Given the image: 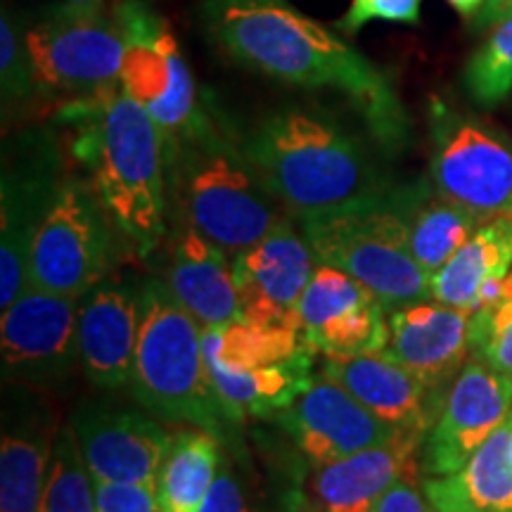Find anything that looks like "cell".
<instances>
[{
  "instance_id": "4fadbf2b",
  "label": "cell",
  "mask_w": 512,
  "mask_h": 512,
  "mask_svg": "<svg viewBox=\"0 0 512 512\" xmlns=\"http://www.w3.org/2000/svg\"><path fill=\"white\" fill-rule=\"evenodd\" d=\"M316 266L318 259L309 240L287 216L264 240L233 256L242 320L302 332L299 302Z\"/></svg>"
},
{
  "instance_id": "7c38bea8",
  "label": "cell",
  "mask_w": 512,
  "mask_h": 512,
  "mask_svg": "<svg viewBox=\"0 0 512 512\" xmlns=\"http://www.w3.org/2000/svg\"><path fill=\"white\" fill-rule=\"evenodd\" d=\"M510 411L512 375L479 358L467 361L425 437L422 470L427 477L460 470L508 422Z\"/></svg>"
},
{
  "instance_id": "30bf717a",
  "label": "cell",
  "mask_w": 512,
  "mask_h": 512,
  "mask_svg": "<svg viewBox=\"0 0 512 512\" xmlns=\"http://www.w3.org/2000/svg\"><path fill=\"white\" fill-rule=\"evenodd\" d=\"M124 36L121 86L157 121L164 136L188 126L200 102L176 36L147 0H117L112 8Z\"/></svg>"
},
{
  "instance_id": "b9f144b4",
  "label": "cell",
  "mask_w": 512,
  "mask_h": 512,
  "mask_svg": "<svg viewBox=\"0 0 512 512\" xmlns=\"http://www.w3.org/2000/svg\"><path fill=\"white\" fill-rule=\"evenodd\" d=\"M508 425H510V460H512V411H510V418H508Z\"/></svg>"
},
{
  "instance_id": "ffe728a7",
  "label": "cell",
  "mask_w": 512,
  "mask_h": 512,
  "mask_svg": "<svg viewBox=\"0 0 512 512\" xmlns=\"http://www.w3.org/2000/svg\"><path fill=\"white\" fill-rule=\"evenodd\" d=\"M323 375L342 384L389 425L427 437L446 394L384 354L328 358Z\"/></svg>"
},
{
  "instance_id": "2e32d148",
  "label": "cell",
  "mask_w": 512,
  "mask_h": 512,
  "mask_svg": "<svg viewBox=\"0 0 512 512\" xmlns=\"http://www.w3.org/2000/svg\"><path fill=\"white\" fill-rule=\"evenodd\" d=\"M74 432L95 482L155 484L171 434L133 408H83Z\"/></svg>"
},
{
  "instance_id": "74e56055",
  "label": "cell",
  "mask_w": 512,
  "mask_h": 512,
  "mask_svg": "<svg viewBox=\"0 0 512 512\" xmlns=\"http://www.w3.org/2000/svg\"><path fill=\"white\" fill-rule=\"evenodd\" d=\"M430 501H425L420 489L415 486L413 472L401 477L392 489L384 491V496L368 512H430Z\"/></svg>"
},
{
  "instance_id": "ab89813d",
  "label": "cell",
  "mask_w": 512,
  "mask_h": 512,
  "mask_svg": "<svg viewBox=\"0 0 512 512\" xmlns=\"http://www.w3.org/2000/svg\"><path fill=\"white\" fill-rule=\"evenodd\" d=\"M446 3L451 5V8L456 10L460 17H470V19H475V17H477V12L484 8L486 0H446Z\"/></svg>"
},
{
  "instance_id": "9c48e42d",
  "label": "cell",
  "mask_w": 512,
  "mask_h": 512,
  "mask_svg": "<svg viewBox=\"0 0 512 512\" xmlns=\"http://www.w3.org/2000/svg\"><path fill=\"white\" fill-rule=\"evenodd\" d=\"M430 183L482 221L512 216V140L434 98Z\"/></svg>"
},
{
  "instance_id": "cb8c5ba5",
  "label": "cell",
  "mask_w": 512,
  "mask_h": 512,
  "mask_svg": "<svg viewBox=\"0 0 512 512\" xmlns=\"http://www.w3.org/2000/svg\"><path fill=\"white\" fill-rule=\"evenodd\" d=\"M311 366L309 351L304 349L297 356L283 363H273V366L226 370L207 363V370L223 411L233 420V425H238L247 415L268 418V415L285 411L313 380Z\"/></svg>"
},
{
  "instance_id": "e0dca14e",
  "label": "cell",
  "mask_w": 512,
  "mask_h": 512,
  "mask_svg": "<svg viewBox=\"0 0 512 512\" xmlns=\"http://www.w3.org/2000/svg\"><path fill=\"white\" fill-rule=\"evenodd\" d=\"M162 283L202 330L242 318L233 256L181 219H169Z\"/></svg>"
},
{
  "instance_id": "4316f807",
  "label": "cell",
  "mask_w": 512,
  "mask_h": 512,
  "mask_svg": "<svg viewBox=\"0 0 512 512\" xmlns=\"http://www.w3.org/2000/svg\"><path fill=\"white\" fill-rule=\"evenodd\" d=\"M219 437L207 430H181L169 437L155 482L162 512H197L219 475Z\"/></svg>"
},
{
  "instance_id": "ba28073f",
  "label": "cell",
  "mask_w": 512,
  "mask_h": 512,
  "mask_svg": "<svg viewBox=\"0 0 512 512\" xmlns=\"http://www.w3.org/2000/svg\"><path fill=\"white\" fill-rule=\"evenodd\" d=\"M27 43L41 95L81 100L119 83L124 36L112 12L48 5L27 22Z\"/></svg>"
},
{
  "instance_id": "ac0fdd59",
  "label": "cell",
  "mask_w": 512,
  "mask_h": 512,
  "mask_svg": "<svg viewBox=\"0 0 512 512\" xmlns=\"http://www.w3.org/2000/svg\"><path fill=\"white\" fill-rule=\"evenodd\" d=\"M140 316V292L121 280H100L81 297V368L95 387L117 392L131 384Z\"/></svg>"
},
{
  "instance_id": "d590c367",
  "label": "cell",
  "mask_w": 512,
  "mask_h": 512,
  "mask_svg": "<svg viewBox=\"0 0 512 512\" xmlns=\"http://www.w3.org/2000/svg\"><path fill=\"white\" fill-rule=\"evenodd\" d=\"M98 512H162L155 484L95 482Z\"/></svg>"
},
{
  "instance_id": "8d00e7d4",
  "label": "cell",
  "mask_w": 512,
  "mask_h": 512,
  "mask_svg": "<svg viewBox=\"0 0 512 512\" xmlns=\"http://www.w3.org/2000/svg\"><path fill=\"white\" fill-rule=\"evenodd\" d=\"M197 512H259L254 508L252 498L247 496L245 486L228 467L219 470L214 484H211L207 498Z\"/></svg>"
},
{
  "instance_id": "52a82bcc",
  "label": "cell",
  "mask_w": 512,
  "mask_h": 512,
  "mask_svg": "<svg viewBox=\"0 0 512 512\" xmlns=\"http://www.w3.org/2000/svg\"><path fill=\"white\" fill-rule=\"evenodd\" d=\"M112 228L91 181L64 176L31 242L29 287L81 299L107 278Z\"/></svg>"
},
{
  "instance_id": "f35d334b",
  "label": "cell",
  "mask_w": 512,
  "mask_h": 512,
  "mask_svg": "<svg viewBox=\"0 0 512 512\" xmlns=\"http://www.w3.org/2000/svg\"><path fill=\"white\" fill-rule=\"evenodd\" d=\"M508 17H512V0H486L484 8L472 19V27L477 31H489Z\"/></svg>"
},
{
  "instance_id": "f1b7e54d",
  "label": "cell",
  "mask_w": 512,
  "mask_h": 512,
  "mask_svg": "<svg viewBox=\"0 0 512 512\" xmlns=\"http://www.w3.org/2000/svg\"><path fill=\"white\" fill-rule=\"evenodd\" d=\"M41 512H98L95 479L83 458L74 425L55 432Z\"/></svg>"
},
{
  "instance_id": "5b68a950",
  "label": "cell",
  "mask_w": 512,
  "mask_h": 512,
  "mask_svg": "<svg viewBox=\"0 0 512 512\" xmlns=\"http://www.w3.org/2000/svg\"><path fill=\"white\" fill-rule=\"evenodd\" d=\"M140 332L133 361V399L162 422L190 425L226 437L233 420L211 384L202 325L176 302L162 280L140 290Z\"/></svg>"
},
{
  "instance_id": "603a6c76",
  "label": "cell",
  "mask_w": 512,
  "mask_h": 512,
  "mask_svg": "<svg viewBox=\"0 0 512 512\" xmlns=\"http://www.w3.org/2000/svg\"><path fill=\"white\" fill-rule=\"evenodd\" d=\"M512 271V216L484 221L470 240L430 278L432 299L453 309L475 311L489 283Z\"/></svg>"
},
{
  "instance_id": "d4e9b609",
  "label": "cell",
  "mask_w": 512,
  "mask_h": 512,
  "mask_svg": "<svg viewBox=\"0 0 512 512\" xmlns=\"http://www.w3.org/2000/svg\"><path fill=\"white\" fill-rule=\"evenodd\" d=\"M406 219L411 252L430 278L484 223L470 209L439 195L432 183L408 185Z\"/></svg>"
},
{
  "instance_id": "7402d4cb",
  "label": "cell",
  "mask_w": 512,
  "mask_h": 512,
  "mask_svg": "<svg viewBox=\"0 0 512 512\" xmlns=\"http://www.w3.org/2000/svg\"><path fill=\"white\" fill-rule=\"evenodd\" d=\"M425 496L437 512H512L508 422L460 470L427 477Z\"/></svg>"
},
{
  "instance_id": "484cf974",
  "label": "cell",
  "mask_w": 512,
  "mask_h": 512,
  "mask_svg": "<svg viewBox=\"0 0 512 512\" xmlns=\"http://www.w3.org/2000/svg\"><path fill=\"white\" fill-rule=\"evenodd\" d=\"M55 434L48 422H12L0 441V512H41Z\"/></svg>"
},
{
  "instance_id": "3957f363",
  "label": "cell",
  "mask_w": 512,
  "mask_h": 512,
  "mask_svg": "<svg viewBox=\"0 0 512 512\" xmlns=\"http://www.w3.org/2000/svg\"><path fill=\"white\" fill-rule=\"evenodd\" d=\"M242 150L294 221L392 188L368 145L318 107L290 105L266 114L242 140Z\"/></svg>"
},
{
  "instance_id": "8992f818",
  "label": "cell",
  "mask_w": 512,
  "mask_h": 512,
  "mask_svg": "<svg viewBox=\"0 0 512 512\" xmlns=\"http://www.w3.org/2000/svg\"><path fill=\"white\" fill-rule=\"evenodd\" d=\"M408 185L297 221L320 264L342 268L389 309L432 299L430 275L411 252Z\"/></svg>"
},
{
  "instance_id": "7a4b0ae2",
  "label": "cell",
  "mask_w": 512,
  "mask_h": 512,
  "mask_svg": "<svg viewBox=\"0 0 512 512\" xmlns=\"http://www.w3.org/2000/svg\"><path fill=\"white\" fill-rule=\"evenodd\" d=\"M62 119L74 126V157L117 233L147 256L169 235L164 133L143 105L114 83L105 91L69 100Z\"/></svg>"
},
{
  "instance_id": "8fae6325",
  "label": "cell",
  "mask_w": 512,
  "mask_h": 512,
  "mask_svg": "<svg viewBox=\"0 0 512 512\" xmlns=\"http://www.w3.org/2000/svg\"><path fill=\"white\" fill-rule=\"evenodd\" d=\"M79 297L27 287L0 313L3 380L50 384L81 366Z\"/></svg>"
},
{
  "instance_id": "9a60e30c",
  "label": "cell",
  "mask_w": 512,
  "mask_h": 512,
  "mask_svg": "<svg viewBox=\"0 0 512 512\" xmlns=\"http://www.w3.org/2000/svg\"><path fill=\"white\" fill-rule=\"evenodd\" d=\"M275 420L290 432L316 467L384 444L399 432H408L377 418L354 394L323 373L313 377L304 392L275 415Z\"/></svg>"
},
{
  "instance_id": "d6a6232c",
  "label": "cell",
  "mask_w": 512,
  "mask_h": 512,
  "mask_svg": "<svg viewBox=\"0 0 512 512\" xmlns=\"http://www.w3.org/2000/svg\"><path fill=\"white\" fill-rule=\"evenodd\" d=\"M463 86L479 107H496L512 93V17L489 29L463 69Z\"/></svg>"
},
{
  "instance_id": "d6986e66",
  "label": "cell",
  "mask_w": 512,
  "mask_h": 512,
  "mask_svg": "<svg viewBox=\"0 0 512 512\" xmlns=\"http://www.w3.org/2000/svg\"><path fill=\"white\" fill-rule=\"evenodd\" d=\"M472 313L425 299L389 311V339L382 354L413 370L430 387L456 380L470 354Z\"/></svg>"
},
{
  "instance_id": "836d02e7",
  "label": "cell",
  "mask_w": 512,
  "mask_h": 512,
  "mask_svg": "<svg viewBox=\"0 0 512 512\" xmlns=\"http://www.w3.org/2000/svg\"><path fill=\"white\" fill-rule=\"evenodd\" d=\"M370 299H375V294L366 290L356 278H351L342 268L318 261L316 271H313L302 294V302H299V320H302L304 337L328 325L332 318L370 302Z\"/></svg>"
},
{
  "instance_id": "f546056e",
  "label": "cell",
  "mask_w": 512,
  "mask_h": 512,
  "mask_svg": "<svg viewBox=\"0 0 512 512\" xmlns=\"http://www.w3.org/2000/svg\"><path fill=\"white\" fill-rule=\"evenodd\" d=\"M309 349L320 351L328 358H356L382 354L389 339L387 306L380 299L356 306L342 316L332 318L328 325L306 335Z\"/></svg>"
},
{
  "instance_id": "1f68e13d",
  "label": "cell",
  "mask_w": 512,
  "mask_h": 512,
  "mask_svg": "<svg viewBox=\"0 0 512 512\" xmlns=\"http://www.w3.org/2000/svg\"><path fill=\"white\" fill-rule=\"evenodd\" d=\"M0 95L5 117L27 110L41 95L27 43V22L8 3L0 10Z\"/></svg>"
},
{
  "instance_id": "277c9868",
  "label": "cell",
  "mask_w": 512,
  "mask_h": 512,
  "mask_svg": "<svg viewBox=\"0 0 512 512\" xmlns=\"http://www.w3.org/2000/svg\"><path fill=\"white\" fill-rule=\"evenodd\" d=\"M169 219H181L230 256L266 238L287 211L228 136L216 114L200 105L181 131L164 136Z\"/></svg>"
},
{
  "instance_id": "4dcf8cb0",
  "label": "cell",
  "mask_w": 512,
  "mask_h": 512,
  "mask_svg": "<svg viewBox=\"0 0 512 512\" xmlns=\"http://www.w3.org/2000/svg\"><path fill=\"white\" fill-rule=\"evenodd\" d=\"M470 351L491 368L512 375V271L479 294L470 320Z\"/></svg>"
},
{
  "instance_id": "83f0119b",
  "label": "cell",
  "mask_w": 512,
  "mask_h": 512,
  "mask_svg": "<svg viewBox=\"0 0 512 512\" xmlns=\"http://www.w3.org/2000/svg\"><path fill=\"white\" fill-rule=\"evenodd\" d=\"M304 335L292 328H264V325L233 320L202 330L204 361L226 370H252L283 363L304 351Z\"/></svg>"
},
{
  "instance_id": "44dd1931",
  "label": "cell",
  "mask_w": 512,
  "mask_h": 512,
  "mask_svg": "<svg viewBox=\"0 0 512 512\" xmlns=\"http://www.w3.org/2000/svg\"><path fill=\"white\" fill-rule=\"evenodd\" d=\"M422 441V434L399 432L384 444L320 465L313 477V491L323 510L368 512L384 496V491L413 472L415 453Z\"/></svg>"
},
{
  "instance_id": "5bb4252c",
  "label": "cell",
  "mask_w": 512,
  "mask_h": 512,
  "mask_svg": "<svg viewBox=\"0 0 512 512\" xmlns=\"http://www.w3.org/2000/svg\"><path fill=\"white\" fill-rule=\"evenodd\" d=\"M48 140H27V147L5 155L0 197V309H8L29 287L31 242L53 202L62 176Z\"/></svg>"
},
{
  "instance_id": "e575fe53",
  "label": "cell",
  "mask_w": 512,
  "mask_h": 512,
  "mask_svg": "<svg viewBox=\"0 0 512 512\" xmlns=\"http://www.w3.org/2000/svg\"><path fill=\"white\" fill-rule=\"evenodd\" d=\"M422 0H351L349 10L337 19V31L354 36L370 22L418 24Z\"/></svg>"
},
{
  "instance_id": "6da1fadb",
  "label": "cell",
  "mask_w": 512,
  "mask_h": 512,
  "mask_svg": "<svg viewBox=\"0 0 512 512\" xmlns=\"http://www.w3.org/2000/svg\"><path fill=\"white\" fill-rule=\"evenodd\" d=\"M200 17L211 41L242 67L290 86L342 93L377 143L387 150L406 145L408 114L389 74L290 0H204Z\"/></svg>"
},
{
  "instance_id": "60d3db41",
  "label": "cell",
  "mask_w": 512,
  "mask_h": 512,
  "mask_svg": "<svg viewBox=\"0 0 512 512\" xmlns=\"http://www.w3.org/2000/svg\"><path fill=\"white\" fill-rule=\"evenodd\" d=\"M62 3L86 12H107V0H62Z\"/></svg>"
}]
</instances>
